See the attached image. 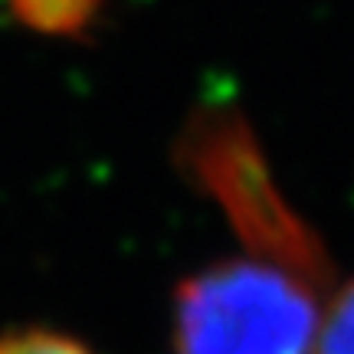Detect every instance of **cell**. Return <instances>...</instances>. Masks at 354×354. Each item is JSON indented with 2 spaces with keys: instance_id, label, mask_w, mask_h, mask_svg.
<instances>
[{
  "instance_id": "7a4b0ae2",
  "label": "cell",
  "mask_w": 354,
  "mask_h": 354,
  "mask_svg": "<svg viewBox=\"0 0 354 354\" xmlns=\"http://www.w3.org/2000/svg\"><path fill=\"white\" fill-rule=\"evenodd\" d=\"M312 354H354V282L335 295L318 325Z\"/></svg>"
},
{
  "instance_id": "3957f363",
  "label": "cell",
  "mask_w": 354,
  "mask_h": 354,
  "mask_svg": "<svg viewBox=\"0 0 354 354\" xmlns=\"http://www.w3.org/2000/svg\"><path fill=\"white\" fill-rule=\"evenodd\" d=\"M0 354H92L82 342L53 328H10L0 335Z\"/></svg>"
},
{
  "instance_id": "6da1fadb",
  "label": "cell",
  "mask_w": 354,
  "mask_h": 354,
  "mask_svg": "<svg viewBox=\"0 0 354 354\" xmlns=\"http://www.w3.org/2000/svg\"><path fill=\"white\" fill-rule=\"evenodd\" d=\"M318 302L308 272L279 259H227L174 299V354H312Z\"/></svg>"
},
{
  "instance_id": "277c9868",
  "label": "cell",
  "mask_w": 354,
  "mask_h": 354,
  "mask_svg": "<svg viewBox=\"0 0 354 354\" xmlns=\"http://www.w3.org/2000/svg\"><path fill=\"white\" fill-rule=\"evenodd\" d=\"M86 7L88 3H82V0H13L17 17H24L26 24L43 26V30L73 24V13L86 10Z\"/></svg>"
}]
</instances>
